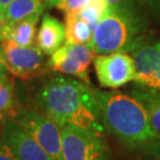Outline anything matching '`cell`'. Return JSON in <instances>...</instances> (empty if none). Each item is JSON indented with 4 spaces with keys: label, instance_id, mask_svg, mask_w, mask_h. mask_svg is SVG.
Returning a JSON list of instances; mask_svg holds the SVG:
<instances>
[{
    "label": "cell",
    "instance_id": "6da1fadb",
    "mask_svg": "<svg viewBox=\"0 0 160 160\" xmlns=\"http://www.w3.org/2000/svg\"><path fill=\"white\" fill-rule=\"evenodd\" d=\"M34 109L62 128L68 124L103 134L101 111L91 84L65 76H50L30 94Z\"/></svg>",
    "mask_w": 160,
    "mask_h": 160
},
{
    "label": "cell",
    "instance_id": "7a4b0ae2",
    "mask_svg": "<svg viewBox=\"0 0 160 160\" xmlns=\"http://www.w3.org/2000/svg\"><path fill=\"white\" fill-rule=\"evenodd\" d=\"M105 131L129 152L137 153L160 136L151 126L142 105L131 95L94 88Z\"/></svg>",
    "mask_w": 160,
    "mask_h": 160
},
{
    "label": "cell",
    "instance_id": "3957f363",
    "mask_svg": "<svg viewBox=\"0 0 160 160\" xmlns=\"http://www.w3.org/2000/svg\"><path fill=\"white\" fill-rule=\"evenodd\" d=\"M149 11L146 2L127 0L106 5L92 33V48L95 54L127 52L147 37Z\"/></svg>",
    "mask_w": 160,
    "mask_h": 160
},
{
    "label": "cell",
    "instance_id": "277c9868",
    "mask_svg": "<svg viewBox=\"0 0 160 160\" xmlns=\"http://www.w3.org/2000/svg\"><path fill=\"white\" fill-rule=\"evenodd\" d=\"M63 160H111L103 134L68 124L60 128Z\"/></svg>",
    "mask_w": 160,
    "mask_h": 160
},
{
    "label": "cell",
    "instance_id": "5b68a950",
    "mask_svg": "<svg viewBox=\"0 0 160 160\" xmlns=\"http://www.w3.org/2000/svg\"><path fill=\"white\" fill-rule=\"evenodd\" d=\"M49 154L53 160H63L62 129L44 113L33 108L20 106L12 117Z\"/></svg>",
    "mask_w": 160,
    "mask_h": 160
},
{
    "label": "cell",
    "instance_id": "8992f818",
    "mask_svg": "<svg viewBox=\"0 0 160 160\" xmlns=\"http://www.w3.org/2000/svg\"><path fill=\"white\" fill-rule=\"evenodd\" d=\"M136 85L160 92V38L145 37L131 50Z\"/></svg>",
    "mask_w": 160,
    "mask_h": 160
},
{
    "label": "cell",
    "instance_id": "52a82bcc",
    "mask_svg": "<svg viewBox=\"0 0 160 160\" xmlns=\"http://www.w3.org/2000/svg\"><path fill=\"white\" fill-rule=\"evenodd\" d=\"M94 58L95 52L91 45L65 43L48 59L46 68L60 74L76 76L91 84L88 70Z\"/></svg>",
    "mask_w": 160,
    "mask_h": 160
},
{
    "label": "cell",
    "instance_id": "ba28073f",
    "mask_svg": "<svg viewBox=\"0 0 160 160\" xmlns=\"http://www.w3.org/2000/svg\"><path fill=\"white\" fill-rule=\"evenodd\" d=\"M0 49L8 71L22 80H29L42 72L44 53L38 45L22 47L8 40H0Z\"/></svg>",
    "mask_w": 160,
    "mask_h": 160
},
{
    "label": "cell",
    "instance_id": "9c48e42d",
    "mask_svg": "<svg viewBox=\"0 0 160 160\" xmlns=\"http://www.w3.org/2000/svg\"><path fill=\"white\" fill-rule=\"evenodd\" d=\"M94 67L99 84L105 88H119L135 78L134 62L127 52L95 56Z\"/></svg>",
    "mask_w": 160,
    "mask_h": 160
},
{
    "label": "cell",
    "instance_id": "30bf717a",
    "mask_svg": "<svg viewBox=\"0 0 160 160\" xmlns=\"http://www.w3.org/2000/svg\"><path fill=\"white\" fill-rule=\"evenodd\" d=\"M0 135L17 160H53L12 118L2 127Z\"/></svg>",
    "mask_w": 160,
    "mask_h": 160
},
{
    "label": "cell",
    "instance_id": "8fae6325",
    "mask_svg": "<svg viewBox=\"0 0 160 160\" xmlns=\"http://www.w3.org/2000/svg\"><path fill=\"white\" fill-rule=\"evenodd\" d=\"M66 41V26L58 19L44 15L37 36V45L45 55H52Z\"/></svg>",
    "mask_w": 160,
    "mask_h": 160
},
{
    "label": "cell",
    "instance_id": "7c38bea8",
    "mask_svg": "<svg viewBox=\"0 0 160 160\" xmlns=\"http://www.w3.org/2000/svg\"><path fill=\"white\" fill-rule=\"evenodd\" d=\"M41 16H34L16 23H5L1 40H8L22 47L33 45L36 39L37 25Z\"/></svg>",
    "mask_w": 160,
    "mask_h": 160
},
{
    "label": "cell",
    "instance_id": "4fadbf2b",
    "mask_svg": "<svg viewBox=\"0 0 160 160\" xmlns=\"http://www.w3.org/2000/svg\"><path fill=\"white\" fill-rule=\"evenodd\" d=\"M130 95L142 105L151 126L160 135V92L135 84L131 88Z\"/></svg>",
    "mask_w": 160,
    "mask_h": 160
},
{
    "label": "cell",
    "instance_id": "5bb4252c",
    "mask_svg": "<svg viewBox=\"0 0 160 160\" xmlns=\"http://www.w3.org/2000/svg\"><path fill=\"white\" fill-rule=\"evenodd\" d=\"M46 0H12L4 9L5 23H16L34 16H42Z\"/></svg>",
    "mask_w": 160,
    "mask_h": 160
},
{
    "label": "cell",
    "instance_id": "9a60e30c",
    "mask_svg": "<svg viewBox=\"0 0 160 160\" xmlns=\"http://www.w3.org/2000/svg\"><path fill=\"white\" fill-rule=\"evenodd\" d=\"M66 43L92 45V30L77 14L65 15Z\"/></svg>",
    "mask_w": 160,
    "mask_h": 160
},
{
    "label": "cell",
    "instance_id": "2e32d148",
    "mask_svg": "<svg viewBox=\"0 0 160 160\" xmlns=\"http://www.w3.org/2000/svg\"><path fill=\"white\" fill-rule=\"evenodd\" d=\"M18 107L20 105H18L15 80L12 77L6 76L0 80V111L8 113L12 118Z\"/></svg>",
    "mask_w": 160,
    "mask_h": 160
},
{
    "label": "cell",
    "instance_id": "e0dca14e",
    "mask_svg": "<svg viewBox=\"0 0 160 160\" xmlns=\"http://www.w3.org/2000/svg\"><path fill=\"white\" fill-rule=\"evenodd\" d=\"M105 8H106V3L104 0H94V2L91 5L82 9L77 15L88 25L94 32L96 26H97L105 11Z\"/></svg>",
    "mask_w": 160,
    "mask_h": 160
},
{
    "label": "cell",
    "instance_id": "ac0fdd59",
    "mask_svg": "<svg viewBox=\"0 0 160 160\" xmlns=\"http://www.w3.org/2000/svg\"><path fill=\"white\" fill-rule=\"evenodd\" d=\"M92 2L94 0H65L57 8L62 9L65 15H74L79 14L82 9L88 8Z\"/></svg>",
    "mask_w": 160,
    "mask_h": 160
},
{
    "label": "cell",
    "instance_id": "d6986e66",
    "mask_svg": "<svg viewBox=\"0 0 160 160\" xmlns=\"http://www.w3.org/2000/svg\"><path fill=\"white\" fill-rule=\"evenodd\" d=\"M137 153L143 154V155L148 156V157L160 160V136L157 139H155L154 142H150L147 146L142 147Z\"/></svg>",
    "mask_w": 160,
    "mask_h": 160
},
{
    "label": "cell",
    "instance_id": "ffe728a7",
    "mask_svg": "<svg viewBox=\"0 0 160 160\" xmlns=\"http://www.w3.org/2000/svg\"><path fill=\"white\" fill-rule=\"evenodd\" d=\"M0 160H17L11 149L3 142L1 135H0Z\"/></svg>",
    "mask_w": 160,
    "mask_h": 160
},
{
    "label": "cell",
    "instance_id": "44dd1931",
    "mask_svg": "<svg viewBox=\"0 0 160 160\" xmlns=\"http://www.w3.org/2000/svg\"><path fill=\"white\" fill-rule=\"evenodd\" d=\"M146 4L150 14L160 20V0H146Z\"/></svg>",
    "mask_w": 160,
    "mask_h": 160
},
{
    "label": "cell",
    "instance_id": "7402d4cb",
    "mask_svg": "<svg viewBox=\"0 0 160 160\" xmlns=\"http://www.w3.org/2000/svg\"><path fill=\"white\" fill-rule=\"evenodd\" d=\"M5 27V17H4V12L3 11L0 9V40L2 39L3 36V31H4Z\"/></svg>",
    "mask_w": 160,
    "mask_h": 160
},
{
    "label": "cell",
    "instance_id": "603a6c76",
    "mask_svg": "<svg viewBox=\"0 0 160 160\" xmlns=\"http://www.w3.org/2000/svg\"><path fill=\"white\" fill-rule=\"evenodd\" d=\"M9 119H11V117H9L8 113H5V112H2V111H0V131H1L2 127L4 126V124Z\"/></svg>",
    "mask_w": 160,
    "mask_h": 160
},
{
    "label": "cell",
    "instance_id": "cb8c5ba5",
    "mask_svg": "<svg viewBox=\"0 0 160 160\" xmlns=\"http://www.w3.org/2000/svg\"><path fill=\"white\" fill-rule=\"evenodd\" d=\"M65 0H46L47 2V6L48 8H57L60 3H62Z\"/></svg>",
    "mask_w": 160,
    "mask_h": 160
},
{
    "label": "cell",
    "instance_id": "d4e9b609",
    "mask_svg": "<svg viewBox=\"0 0 160 160\" xmlns=\"http://www.w3.org/2000/svg\"><path fill=\"white\" fill-rule=\"evenodd\" d=\"M8 71L6 69L5 66H1L0 67V80H2L3 78H5L6 76H8Z\"/></svg>",
    "mask_w": 160,
    "mask_h": 160
},
{
    "label": "cell",
    "instance_id": "484cf974",
    "mask_svg": "<svg viewBox=\"0 0 160 160\" xmlns=\"http://www.w3.org/2000/svg\"><path fill=\"white\" fill-rule=\"evenodd\" d=\"M12 1V0H0V9L4 12V9L6 8V6H8Z\"/></svg>",
    "mask_w": 160,
    "mask_h": 160
},
{
    "label": "cell",
    "instance_id": "4316f807",
    "mask_svg": "<svg viewBox=\"0 0 160 160\" xmlns=\"http://www.w3.org/2000/svg\"><path fill=\"white\" fill-rule=\"evenodd\" d=\"M106 5H110V4H116V3L119 2H123V1H127V0H104Z\"/></svg>",
    "mask_w": 160,
    "mask_h": 160
},
{
    "label": "cell",
    "instance_id": "83f0119b",
    "mask_svg": "<svg viewBox=\"0 0 160 160\" xmlns=\"http://www.w3.org/2000/svg\"><path fill=\"white\" fill-rule=\"evenodd\" d=\"M1 66H5V63H4V57H3L2 51L0 49V67Z\"/></svg>",
    "mask_w": 160,
    "mask_h": 160
},
{
    "label": "cell",
    "instance_id": "f1b7e54d",
    "mask_svg": "<svg viewBox=\"0 0 160 160\" xmlns=\"http://www.w3.org/2000/svg\"><path fill=\"white\" fill-rule=\"evenodd\" d=\"M140 160H157V159H154V158H151V157H148L147 159H140Z\"/></svg>",
    "mask_w": 160,
    "mask_h": 160
}]
</instances>
